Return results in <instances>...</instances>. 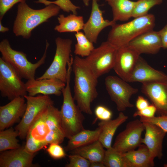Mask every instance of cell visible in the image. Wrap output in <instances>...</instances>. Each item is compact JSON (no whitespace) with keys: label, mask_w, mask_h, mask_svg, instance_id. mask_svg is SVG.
<instances>
[{"label":"cell","mask_w":167,"mask_h":167,"mask_svg":"<svg viewBox=\"0 0 167 167\" xmlns=\"http://www.w3.org/2000/svg\"><path fill=\"white\" fill-rule=\"evenodd\" d=\"M72 71L74 74V99L83 112L92 115L91 105L98 95L96 89L98 78L84 58L78 56L73 59Z\"/></svg>","instance_id":"cell-1"},{"label":"cell","mask_w":167,"mask_h":167,"mask_svg":"<svg viewBox=\"0 0 167 167\" xmlns=\"http://www.w3.org/2000/svg\"><path fill=\"white\" fill-rule=\"evenodd\" d=\"M60 9L57 5L51 4L43 8L36 10L30 7L26 1L20 2L17 6L13 32L16 36L29 39L33 29L52 17L58 15Z\"/></svg>","instance_id":"cell-2"},{"label":"cell","mask_w":167,"mask_h":167,"mask_svg":"<svg viewBox=\"0 0 167 167\" xmlns=\"http://www.w3.org/2000/svg\"><path fill=\"white\" fill-rule=\"evenodd\" d=\"M72 62L68 64L66 86L62 91L63 102L59 110L61 124L66 138L68 139L79 132L84 130V117L83 112L72 95L70 86Z\"/></svg>","instance_id":"cell-3"},{"label":"cell","mask_w":167,"mask_h":167,"mask_svg":"<svg viewBox=\"0 0 167 167\" xmlns=\"http://www.w3.org/2000/svg\"><path fill=\"white\" fill-rule=\"evenodd\" d=\"M155 25V17L152 14L134 18L125 23H116L111 27L107 41L118 48L127 45L142 34L153 29Z\"/></svg>","instance_id":"cell-4"},{"label":"cell","mask_w":167,"mask_h":167,"mask_svg":"<svg viewBox=\"0 0 167 167\" xmlns=\"http://www.w3.org/2000/svg\"><path fill=\"white\" fill-rule=\"evenodd\" d=\"M49 45L46 41L42 56L34 63L28 60L26 54L24 52L13 49L7 39H4L0 42V52L2 58L15 71L22 79L28 80L35 79L36 70L45 63Z\"/></svg>","instance_id":"cell-5"},{"label":"cell","mask_w":167,"mask_h":167,"mask_svg":"<svg viewBox=\"0 0 167 167\" xmlns=\"http://www.w3.org/2000/svg\"><path fill=\"white\" fill-rule=\"evenodd\" d=\"M56 49L53 60L45 72L37 79L53 78L66 82L67 66L70 62L72 41L58 37L55 39Z\"/></svg>","instance_id":"cell-6"},{"label":"cell","mask_w":167,"mask_h":167,"mask_svg":"<svg viewBox=\"0 0 167 167\" xmlns=\"http://www.w3.org/2000/svg\"><path fill=\"white\" fill-rule=\"evenodd\" d=\"M118 48L107 41L95 48L84 59L98 78L113 69Z\"/></svg>","instance_id":"cell-7"},{"label":"cell","mask_w":167,"mask_h":167,"mask_svg":"<svg viewBox=\"0 0 167 167\" xmlns=\"http://www.w3.org/2000/svg\"><path fill=\"white\" fill-rule=\"evenodd\" d=\"M24 97L26 101V109L21 121L15 128L22 139H26L31 127L42 112L49 105L54 104L48 95H27Z\"/></svg>","instance_id":"cell-8"},{"label":"cell","mask_w":167,"mask_h":167,"mask_svg":"<svg viewBox=\"0 0 167 167\" xmlns=\"http://www.w3.org/2000/svg\"><path fill=\"white\" fill-rule=\"evenodd\" d=\"M15 71L0 58L1 96L10 101L27 95L25 84Z\"/></svg>","instance_id":"cell-9"},{"label":"cell","mask_w":167,"mask_h":167,"mask_svg":"<svg viewBox=\"0 0 167 167\" xmlns=\"http://www.w3.org/2000/svg\"><path fill=\"white\" fill-rule=\"evenodd\" d=\"M106 89L111 100L116 105L117 109L123 112L127 108H132L134 105L130 102L132 96L138 91L127 82L119 77L109 75L105 79Z\"/></svg>","instance_id":"cell-10"},{"label":"cell","mask_w":167,"mask_h":167,"mask_svg":"<svg viewBox=\"0 0 167 167\" xmlns=\"http://www.w3.org/2000/svg\"><path fill=\"white\" fill-rule=\"evenodd\" d=\"M144 130V125L140 119L129 122L117 136L112 147L122 153L135 149L142 144V135Z\"/></svg>","instance_id":"cell-11"},{"label":"cell","mask_w":167,"mask_h":167,"mask_svg":"<svg viewBox=\"0 0 167 167\" xmlns=\"http://www.w3.org/2000/svg\"><path fill=\"white\" fill-rule=\"evenodd\" d=\"M140 57L128 45L118 48L113 69L120 78L128 82Z\"/></svg>","instance_id":"cell-12"},{"label":"cell","mask_w":167,"mask_h":167,"mask_svg":"<svg viewBox=\"0 0 167 167\" xmlns=\"http://www.w3.org/2000/svg\"><path fill=\"white\" fill-rule=\"evenodd\" d=\"M92 9L89 17L84 23L83 30L88 39L93 43H96L100 33L105 28L112 26L116 24L112 20L105 19L103 11L100 8L99 0H92Z\"/></svg>","instance_id":"cell-13"},{"label":"cell","mask_w":167,"mask_h":167,"mask_svg":"<svg viewBox=\"0 0 167 167\" xmlns=\"http://www.w3.org/2000/svg\"><path fill=\"white\" fill-rule=\"evenodd\" d=\"M141 89L156 107L160 116H167V80L142 84Z\"/></svg>","instance_id":"cell-14"},{"label":"cell","mask_w":167,"mask_h":167,"mask_svg":"<svg viewBox=\"0 0 167 167\" xmlns=\"http://www.w3.org/2000/svg\"><path fill=\"white\" fill-rule=\"evenodd\" d=\"M24 97H18L0 106V131L7 129L22 117L27 103Z\"/></svg>","instance_id":"cell-15"},{"label":"cell","mask_w":167,"mask_h":167,"mask_svg":"<svg viewBox=\"0 0 167 167\" xmlns=\"http://www.w3.org/2000/svg\"><path fill=\"white\" fill-rule=\"evenodd\" d=\"M145 127L144 136L142 143L145 145L151 157L161 159L162 156V144L167 133L157 125L148 122H142Z\"/></svg>","instance_id":"cell-16"},{"label":"cell","mask_w":167,"mask_h":167,"mask_svg":"<svg viewBox=\"0 0 167 167\" xmlns=\"http://www.w3.org/2000/svg\"><path fill=\"white\" fill-rule=\"evenodd\" d=\"M35 154L28 152L25 146L0 152V167H36L32 163Z\"/></svg>","instance_id":"cell-17"},{"label":"cell","mask_w":167,"mask_h":167,"mask_svg":"<svg viewBox=\"0 0 167 167\" xmlns=\"http://www.w3.org/2000/svg\"><path fill=\"white\" fill-rule=\"evenodd\" d=\"M25 84L28 95L32 96L40 94L59 96L62 94V90L66 86V83L53 78L42 79H35L28 80Z\"/></svg>","instance_id":"cell-18"},{"label":"cell","mask_w":167,"mask_h":167,"mask_svg":"<svg viewBox=\"0 0 167 167\" xmlns=\"http://www.w3.org/2000/svg\"><path fill=\"white\" fill-rule=\"evenodd\" d=\"M127 45L140 55L142 54H156L162 48L158 31L153 29L142 34Z\"/></svg>","instance_id":"cell-19"},{"label":"cell","mask_w":167,"mask_h":167,"mask_svg":"<svg viewBox=\"0 0 167 167\" xmlns=\"http://www.w3.org/2000/svg\"><path fill=\"white\" fill-rule=\"evenodd\" d=\"M167 80V75L152 67L140 56L128 82H139L144 84Z\"/></svg>","instance_id":"cell-20"},{"label":"cell","mask_w":167,"mask_h":167,"mask_svg":"<svg viewBox=\"0 0 167 167\" xmlns=\"http://www.w3.org/2000/svg\"><path fill=\"white\" fill-rule=\"evenodd\" d=\"M128 117L122 112H120L115 119L106 121H101L98 123L101 132L98 140L104 148L107 149L112 146L113 136L118 128L128 119Z\"/></svg>","instance_id":"cell-21"},{"label":"cell","mask_w":167,"mask_h":167,"mask_svg":"<svg viewBox=\"0 0 167 167\" xmlns=\"http://www.w3.org/2000/svg\"><path fill=\"white\" fill-rule=\"evenodd\" d=\"M129 167H152L154 159L151 156L147 146L141 144L137 150L122 153Z\"/></svg>","instance_id":"cell-22"},{"label":"cell","mask_w":167,"mask_h":167,"mask_svg":"<svg viewBox=\"0 0 167 167\" xmlns=\"http://www.w3.org/2000/svg\"><path fill=\"white\" fill-rule=\"evenodd\" d=\"M100 132L101 129L98 127L94 130L84 129L79 132L69 139L65 147V151L71 152L98 140Z\"/></svg>","instance_id":"cell-23"},{"label":"cell","mask_w":167,"mask_h":167,"mask_svg":"<svg viewBox=\"0 0 167 167\" xmlns=\"http://www.w3.org/2000/svg\"><path fill=\"white\" fill-rule=\"evenodd\" d=\"M111 8L113 20L125 21L132 17L136 1L130 0H108Z\"/></svg>","instance_id":"cell-24"},{"label":"cell","mask_w":167,"mask_h":167,"mask_svg":"<svg viewBox=\"0 0 167 167\" xmlns=\"http://www.w3.org/2000/svg\"><path fill=\"white\" fill-rule=\"evenodd\" d=\"M45 109L31 126L26 137L39 144L42 148L46 145L45 139L49 132L48 126L45 121Z\"/></svg>","instance_id":"cell-25"},{"label":"cell","mask_w":167,"mask_h":167,"mask_svg":"<svg viewBox=\"0 0 167 167\" xmlns=\"http://www.w3.org/2000/svg\"><path fill=\"white\" fill-rule=\"evenodd\" d=\"M57 19L59 24L55 26L54 29L60 33L77 32L83 30L84 24L82 16L73 13L66 16L60 14Z\"/></svg>","instance_id":"cell-26"},{"label":"cell","mask_w":167,"mask_h":167,"mask_svg":"<svg viewBox=\"0 0 167 167\" xmlns=\"http://www.w3.org/2000/svg\"><path fill=\"white\" fill-rule=\"evenodd\" d=\"M98 140L91 144L76 148L71 151L72 154H79L91 162L103 163L105 150Z\"/></svg>","instance_id":"cell-27"},{"label":"cell","mask_w":167,"mask_h":167,"mask_svg":"<svg viewBox=\"0 0 167 167\" xmlns=\"http://www.w3.org/2000/svg\"><path fill=\"white\" fill-rule=\"evenodd\" d=\"M18 136V132L12 127L0 131V152L20 147Z\"/></svg>","instance_id":"cell-28"},{"label":"cell","mask_w":167,"mask_h":167,"mask_svg":"<svg viewBox=\"0 0 167 167\" xmlns=\"http://www.w3.org/2000/svg\"><path fill=\"white\" fill-rule=\"evenodd\" d=\"M75 35L77 40L75 46V54L82 58L87 57L95 48L94 43L80 31L76 32Z\"/></svg>","instance_id":"cell-29"},{"label":"cell","mask_w":167,"mask_h":167,"mask_svg":"<svg viewBox=\"0 0 167 167\" xmlns=\"http://www.w3.org/2000/svg\"><path fill=\"white\" fill-rule=\"evenodd\" d=\"M103 163L105 167H129L122 153L112 146L105 150Z\"/></svg>","instance_id":"cell-30"},{"label":"cell","mask_w":167,"mask_h":167,"mask_svg":"<svg viewBox=\"0 0 167 167\" xmlns=\"http://www.w3.org/2000/svg\"><path fill=\"white\" fill-rule=\"evenodd\" d=\"M163 1V0H137L136 1L132 17L135 18L147 15L151 8L161 4Z\"/></svg>","instance_id":"cell-31"},{"label":"cell","mask_w":167,"mask_h":167,"mask_svg":"<svg viewBox=\"0 0 167 167\" xmlns=\"http://www.w3.org/2000/svg\"><path fill=\"white\" fill-rule=\"evenodd\" d=\"M68 157L69 162L66 165V167H90L91 162L79 154H71Z\"/></svg>","instance_id":"cell-32"},{"label":"cell","mask_w":167,"mask_h":167,"mask_svg":"<svg viewBox=\"0 0 167 167\" xmlns=\"http://www.w3.org/2000/svg\"><path fill=\"white\" fill-rule=\"evenodd\" d=\"M47 151L50 157L54 159H62L66 155L64 149L59 144L56 143L50 144Z\"/></svg>","instance_id":"cell-33"},{"label":"cell","mask_w":167,"mask_h":167,"mask_svg":"<svg viewBox=\"0 0 167 167\" xmlns=\"http://www.w3.org/2000/svg\"><path fill=\"white\" fill-rule=\"evenodd\" d=\"M139 119L142 122H148L155 124L167 133V116H154L151 118L140 117Z\"/></svg>","instance_id":"cell-34"},{"label":"cell","mask_w":167,"mask_h":167,"mask_svg":"<svg viewBox=\"0 0 167 167\" xmlns=\"http://www.w3.org/2000/svg\"><path fill=\"white\" fill-rule=\"evenodd\" d=\"M94 113L96 118L101 121H106L111 119V111L105 106L100 105L96 107Z\"/></svg>","instance_id":"cell-35"},{"label":"cell","mask_w":167,"mask_h":167,"mask_svg":"<svg viewBox=\"0 0 167 167\" xmlns=\"http://www.w3.org/2000/svg\"><path fill=\"white\" fill-rule=\"evenodd\" d=\"M26 0H0V20L15 4Z\"/></svg>","instance_id":"cell-36"},{"label":"cell","mask_w":167,"mask_h":167,"mask_svg":"<svg viewBox=\"0 0 167 167\" xmlns=\"http://www.w3.org/2000/svg\"><path fill=\"white\" fill-rule=\"evenodd\" d=\"M157 111L156 108L152 104H150L145 108L140 110H137L134 113V117L137 116L147 118H151L155 116Z\"/></svg>","instance_id":"cell-37"},{"label":"cell","mask_w":167,"mask_h":167,"mask_svg":"<svg viewBox=\"0 0 167 167\" xmlns=\"http://www.w3.org/2000/svg\"><path fill=\"white\" fill-rule=\"evenodd\" d=\"M158 31L161 39L162 48L167 49V24Z\"/></svg>","instance_id":"cell-38"},{"label":"cell","mask_w":167,"mask_h":167,"mask_svg":"<svg viewBox=\"0 0 167 167\" xmlns=\"http://www.w3.org/2000/svg\"><path fill=\"white\" fill-rule=\"evenodd\" d=\"M150 104L148 100L143 97L139 96H138L135 103V105L137 110H142Z\"/></svg>","instance_id":"cell-39"},{"label":"cell","mask_w":167,"mask_h":167,"mask_svg":"<svg viewBox=\"0 0 167 167\" xmlns=\"http://www.w3.org/2000/svg\"><path fill=\"white\" fill-rule=\"evenodd\" d=\"M57 4L62 8H67L71 6L73 3L70 0H56Z\"/></svg>","instance_id":"cell-40"},{"label":"cell","mask_w":167,"mask_h":167,"mask_svg":"<svg viewBox=\"0 0 167 167\" xmlns=\"http://www.w3.org/2000/svg\"><path fill=\"white\" fill-rule=\"evenodd\" d=\"M90 167H105V166L102 162H91Z\"/></svg>","instance_id":"cell-41"},{"label":"cell","mask_w":167,"mask_h":167,"mask_svg":"<svg viewBox=\"0 0 167 167\" xmlns=\"http://www.w3.org/2000/svg\"><path fill=\"white\" fill-rule=\"evenodd\" d=\"M8 28L3 26L1 20H0V32H8L9 30Z\"/></svg>","instance_id":"cell-42"},{"label":"cell","mask_w":167,"mask_h":167,"mask_svg":"<svg viewBox=\"0 0 167 167\" xmlns=\"http://www.w3.org/2000/svg\"><path fill=\"white\" fill-rule=\"evenodd\" d=\"M84 5L86 6H88L89 4V2L91 0H82Z\"/></svg>","instance_id":"cell-43"},{"label":"cell","mask_w":167,"mask_h":167,"mask_svg":"<svg viewBox=\"0 0 167 167\" xmlns=\"http://www.w3.org/2000/svg\"><path fill=\"white\" fill-rule=\"evenodd\" d=\"M106 1H107L108 0H105Z\"/></svg>","instance_id":"cell-44"}]
</instances>
